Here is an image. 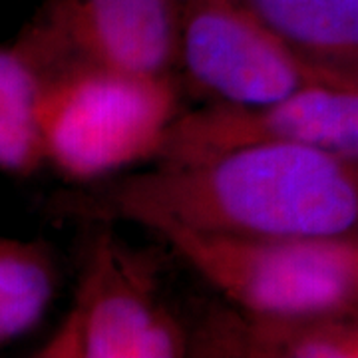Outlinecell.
<instances>
[{
  "label": "cell",
  "instance_id": "cell-1",
  "mask_svg": "<svg viewBox=\"0 0 358 358\" xmlns=\"http://www.w3.org/2000/svg\"><path fill=\"white\" fill-rule=\"evenodd\" d=\"M60 211L154 233L192 229L251 239L358 235V159L294 143H253L66 195Z\"/></svg>",
  "mask_w": 358,
  "mask_h": 358
},
{
  "label": "cell",
  "instance_id": "cell-2",
  "mask_svg": "<svg viewBox=\"0 0 358 358\" xmlns=\"http://www.w3.org/2000/svg\"><path fill=\"white\" fill-rule=\"evenodd\" d=\"M38 124L46 164L72 181L110 178L157 159L178 117L169 74H138L80 60H36Z\"/></svg>",
  "mask_w": 358,
  "mask_h": 358
},
{
  "label": "cell",
  "instance_id": "cell-3",
  "mask_svg": "<svg viewBox=\"0 0 358 358\" xmlns=\"http://www.w3.org/2000/svg\"><path fill=\"white\" fill-rule=\"evenodd\" d=\"M157 235L249 317L358 319V235L251 239L179 227Z\"/></svg>",
  "mask_w": 358,
  "mask_h": 358
},
{
  "label": "cell",
  "instance_id": "cell-4",
  "mask_svg": "<svg viewBox=\"0 0 358 358\" xmlns=\"http://www.w3.org/2000/svg\"><path fill=\"white\" fill-rule=\"evenodd\" d=\"M74 305L50 341L46 358H173L189 338L157 291V268L103 229L92 237Z\"/></svg>",
  "mask_w": 358,
  "mask_h": 358
},
{
  "label": "cell",
  "instance_id": "cell-5",
  "mask_svg": "<svg viewBox=\"0 0 358 358\" xmlns=\"http://www.w3.org/2000/svg\"><path fill=\"white\" fill-rule=\"evenodd\" d=\"M178 60L213 103L261 106L319 84H343L305 62L239 0H189Z\"/></svg>",
  "mask_w": 358,
  "mask_h": 358
},
{
  "label": "cell",
  "instance_id": "cell-6",
  "mask_svg": "<svg viewBox=\"0 0 358 358\" xmlns=\"http://www.w3.org/2000/svg\"><path fill=\"white\" fill-rule=\"evenodd\" d=\"M253 143H294L358 159V84H319L261 106L179 114L157 164L183 166Z\"/></svg>",
  "mask_w": 358,
  "mask_h": 358
},
{
  "label": "cell",
  "instance_id": "cell-7",
  "mask_svg": "<svg viewBox=\"0 0 358 358\" xmlns=\"http://www.w3.org/2000/svg\"><path fill=\"white\" fill-rule=\"evenodd\" d=\"M173 0H52L16 44L38 60H80L138 74L178 62Z\"/></svg>",
  "mask_w": 358,
  "mask_h": 358
},
{
  "label": "cell",
  "instance_id": "cell-8",
  "mask_svg": "<svg viewBox=\"0 0 358 358\" xmlns=\"http://www.w3.org/2000/svg\"><path fill=\"white\" fill-rule=\"evenodd\" d=\"M305 62L358 84V0H239Z\"/></svg>",
  "mask_w": 358,
  "mask_h": 358
},
{
  "label": "cell",
  "instance_id": "cell-9",
  "mask_svg": "<svg viewBox=\"0 0 358 358\" xmlns=\"http://www.w3.org/2000/svg\"><path fill=\"white\" fill-rule=\"evenodd\" d=\"M207 355L259 358H358V319L275 320L245 317L221 322L207 336Z\"/></svg>",
  "mask_w": 358,
  "mask_h": 358
},
{
  "label": "cell",
  "instance_id": "cell-10",
  "mask_svg": "<svg viewBox=\"0 0 358 358\" xmlns=\"http://www.w3.org/2000/svg\"><path fill=\"white\" fill-rule=\"evenodd\" d=\"M50 247L0 235V348L38 324L56 293Z\"/></svg>",
  "mask_w": 358,
  "mask_h": 358
},
{
  "label": "cell",
  "instance_id": "cell-11",
  "mask_svg": "<svg viewBox=\"0 0 358 358\" xmlns=\"http://www.w3.org/2000/svg\"><path fill=\"white\" fill-rule=\"evenodd\" d=\"M40 78L16 44L0 46V169L30 176L46 164L38 124Z\"/></svg>",
  "mask_w": 358,
  "mask_h": 358
},
{
  "label": "cell",
  "instance_id": "cell-12",
  "mask_svg": "<svg viewBox=\"0 0 358 358\" xmlns=\"http://www.w3.org/2000/svg\"><path fill=\"white\" fill-rule=\"evenodd\" d=\"M185 2H189V0H185Z\"/></svg>",
  "mask_w": 358,
  "mask_h": 358
}]
</instances>
